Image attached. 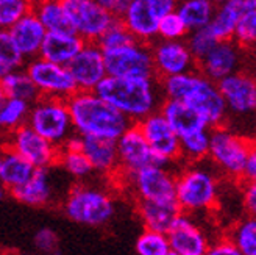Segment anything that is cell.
Here are the masks:
<instances>
[{"label": "cell", "instance_id": "cell-13", "mask_svg": "<svg viewBox=\"0 0 256 255\" xmlns=\"http://www.w3.org/2000/svg\"><path fill=\"white\" fill-rule=\"evenodd\" d=\"M61 4L74 32L84 43H97L114 19L96 0H61Z\"/></svg>", "mask_w": 256, "mask_h": 255}, {"label": "cell", "instance_id": "cell-24", "mask_svg": "<svg viewBox=\"0 0 256 255\" xmlns=\"http://www.w3.org/2000/svg\"><path fill=\"white\" fill-rule=\"evenodd\" d=\"M158 111L166 118V121L169 122L174 132L178 135V138L189 135L192 132L202 130V129H211V127L202 119L198 113H196L182 100L164 99Z\"/></svg>", "mask_w": 256, "mask_h": 255}, {"label": "cell", "instance_id": "cell-8", "mask_svg": "<svg viewBox=\"0 0 256 255\" xmlns=\"http://www.w3.org/2000/svg\"><path fill=\"white\" fill-rule=\"evenodd\" d=\"M178 0H132L120 21L136 41L152 44L158 38V24L162 16L175 11Z\"/></svg>", "mask_w": 256, "mask_h": 255}, {"label": "cell", "instance_id": "cell-2", "mask_svg": "<svg viewBox=\"0 0 256 255\" xmlns=\"http://www.w3.org/2000/svg\"><path fill=\"white\" fill-rule=\"evenodd\" d=\"M96 93L118 108L133 124L160 110L162 93L156 77H106Z\"/></svg>", "mask_w": 256, "mask_h": 255}, {"label": "cell", "instance_id": "cell-35", "mask_svg": "<svg viewBox=\"0 0 256 255\" xmlns=\"http://www.w3.org/2000/svg\"><path fill=\"white\" fill-rule=\"evenodd\" d=\"M242 255H256V216L240 219L226 236Z\"/></svg>", "mask_w": 256, "mask_h": 255}, {"label": "cell", "instance_id": "cell-11", "mask_svg": "<svg viewBox=\"0 0 256 255\" xmlns=\"http://www.w3.org/2000/svg\"><path fill=\"white\" fill-rule=\"evenodd\" d=\"M150 146L155 163L160 166H172L180 161V138L160 111H155L136 122Z\"/></svg>", "mask_w": 256, "mask_h": 255}, {"label": "cell", "instance_id": "cell-3", "mask_svg": "<svg viewBox=\"0 0 256 255\" xmlns=\"http://www.w3.org/2000/svg\"><path fill=\"white\" fill-rule=\"evenodd\" d=\"M74 132L80 136L116 139L133 122L96 91H75L66 99Z\"/></svg>", "mask_w": 256, "mask_h": 255}, {"label": "cell", "instance_id": "cell-29", "mask_svg": "<svg viewBox=\"0 0 256 255\" xmlns=\"http://www.w3.org/2000/svg\"><path fill=\"white\" fill-rule=\"evenodd\" d=\"M32 13L40 19L47 33L74 32L72 25L66 16V11L62 8L61 0H33Z\"/></svg>", "mask_w": 256, "mask_h": 255}, {"label": "cell", "instance_id": "cell-55", "mask_svg": "<svg viewBox=\"0 0 256 255\" xmlns=\"http://www.w3.org/2000/svg\"><path fill=\"white\" fill-rule=\"evenodd\" d=\"M47 255H52V253H47Z\"/></svg>", "mask_w": 256, "mask_h": 255}, {"label": "cell", "instance_id": "cell-32", "mask_svg": "<svg viewBox=\"0 0 256 255\" xmlns=\"http://www.w3.org/2000/svg\"><path fill=\"white\" fill-rule=\"evenodd\" d=\"M28 102L20 99L6 97L0 105V136L5 138L11 132L19 129L20 125L27 124V118L30 113Z\"/></svg>", "mask_w": 256, "mask_h": 255}, {"label": "cell", "instance_id": "cell-26", "mask_svg": "<svg viewBox=\"0 0 256 255\" xmlns=\"http://www.w3.org/2000/svg\"><path fill=\"white\" fill-rule=\"evenodd\" d=\"M250 0H226V2L216 5L208 29L217 41L233 40L239 19L250 8Z\"/></svg>", "mask_w": 256, "mask_h": 255}, {"label": "cell", "instance_id": "cell-4", "mask_svg": "<svg viewBox=\"0 0 256 255\" xmlns=\"http://www.w3.org/2000/svg\"><path fill=\"white\" fill-rule=\"evenodd\" d=\"M202 163H186V166L176 172L175 200L180 210L188 214L208 211L216 207L219 199L217 175Z\"/></svg>", "mask_w": 256, "mask_h": 255}, {"label": "cell", "instance_id": "cell-50", "mask_svg": "<svg viewBox=\"0 0 256 255\" xmlns=\"http://www.w3.org/2000/svg\"><path fill=\"white\" fill-rule=\"evenodd\" d=\"M4 149H5V143H4V138L0 136V160H2V154H4Z\"/></svg>", "mask_w": 256, "mask_h": 255}, {"label": "cell", "instance_id": "cell-39", "mask_svg": "<svg viewBox=\"0 0 256 255\" xmlns=\"http://www.w3.org/2000/svg\"><path fill=\"white\" fill-rule=\"evenodd\" d=\"M33 0H0V29H10L32 13Z\"/></svg>", "mask_w": 256, "mask_h": 255}, {"label": "cell", "instance_id": "cell-10", "mask_svg": "<svg viewBox=\"0 0 256 255\" xmlns=\"http://www.w3.org/2000/svg\"><path fill=\"white\" fill-rule=\"evenodd\" d=\"M110 77H155L150 44L134 41L119 49L104 50Z\"/></svg>", "mask_w": 256, "mask_h": 255}, {"label": "cell", "instance_id": "cell-30", "mask_svg": "<svg viewBox=\"0 0 256 255\" xmlns=\"http://www.w3.org/2000/svg\"><path fill=\"white\" fill-rule=\"evenodd\" d=\"M216 4L212 0H178L175 13L182 18L189 32L208 27L212 19Z\"/></svg>", "mask_w": 256, "mask_h": 255}, {"label": "cell", "instance_id": "cell-42", "mask_svg": "<svg viewBox=\"0 0 256 255\" xmlns=\"http://www.w3.org/2000/svg\"><path fill=\"white\" fill-rule=\"evenodd\" d=\"M189 30L186 29L182 18L175 11L168 13L161 18L158 24V38L160 40H184Z\"/></svg>", "mask_w": 256, "mask_h": 255}, {"label": "cell", "instance_id": "cell-27", "mask_svg": "<svg viewBox=\"0 0 256 255\" xmlns=\"http://www.w3.org/2000/svg\"><path fill=\"white\" fill-rule=\"evenodd\" d=\"M138 213L147 230L168 233L176 216L182 213L176 200L158 202V200H138Z\"/></svg>", "mask_w": 256, "mask_h": 255}, {"label": "cell", "instance_id": "cell-54", "mask_svg": "<svg viewBox=\"0 0 256 255\" xmlns=\"http://www.w3.org/2000/svg\"><path fill=\"white\" fill-rule=\"evenodd\" d=\"M250 2H252V4H254V5H256V0H250Z\"/></svg>", "mask_w": 256, "mask_h": 255}, {"label": "cell", "instance_id": "cell-14", "mask_svg": "<svg viewBox=\"0 0 256 255\" xmlns=\"http://www.w3.org/2000/svg\"><path fill=\"white\" fill-rule=\"evenodd\" d=\"M4 143L6 147L18 152L20 157L32 163L34 168H52L58 161L60 147L48 143L27 124L6 135Z\"/></svg>", "mask_w": 256, "mask_h": 255}, {"label": "cell", "instance_id": "cell-52", "mask_svg": "<svg viewBox=\"0 0 256 255\" xmlns=\"http://www.w3.org/2000/svg\"><path fill=\"white\" fill-rule=\"evenodd\" d=\"M212 2H214L216 5H219V4H222V2H226V0H212Z\"/></svg>", "mask_w": 256, "mask_h": 255}, {"label": "cell", "instance_id": "cell-5", "mask_svg": "<svg viewBox=\"0 0 256 255\" xmlns=\"http://www.w3.org/2000/svg\"><path fill=\"white\" fill-rule=\"evenodd\" d=\"M252 144V139L233 132L225 124L217 125L211 129L208 158L212 166H216L225 175L242 180Z\"/></svg>", "mask_w": 256, "mask_h": 255}, {"label": "cell", "instance_id": "cell-37", "mask_svg": "<svg viewBox=\"0 0 256 255\" xmlns=\"http://www.w3.org/2000/svg\"><path fill=\"white\" fill-rule=\"evenodd\" d=\"M233 41L242 49H256V5L252 4L250 8L242 15L234 30Z\"/></svg>", "mask_w": 256, "mask_h": 255}, {"label": "cell", "instance_id": "cell-12", "mask_svg": "<svg viewBox=\"0 0 256 255\" xmlns=\"http://www.w3.org/2000/svg\"><path fill=\"white\" fill-rule=\"evenodd\" d=\"M124 178L128 183V186L133 189L138 200H158V202L175 200L176 172H174L170 166L148 164V166Z\"/></svg>", "mask_w": 256, "mask_h": 255}, {"label": "cell", "instance_id": "cell-15", "mask_svg": "<svg viewBox=\"0 0 256 255\" xmlns=\"http://www.w3.org/2000/svg\"><path fill=\"white\" fill-rule=\"evenodd\" d=\"M153 71L156 79L178 75L197 69V60L184 40H160L150 44Z\"/></svg>", "mask_w": 256, "mask_h": 255}, {"label": "cell", "instance_id": "cell-22", "mask_svg": "<svg viewBox=\"0 0 256 255\" xmlns=\"http://www.w3.org/2000/svg\"><path fill=\"white\" fill-rule=\"evenodd\" d=\"M8 32L25 61L40 55V49L47 35V30L33 13H28L14 25H11Z\"/></svg>", "mask_w": 256, "mask_h": 255}, {"label": "cell", "instance_id": "cell-34", "mask_svg": "<svg viewBox=\"0 0 256 255\" xmlns=\"http://www.w3.org/2000/svg\"><path fill=\"white\" fill-rule=\"evenodd\" d=\"M56 164L62 168V171L74 177L75 180H86L88 177L94 174V169L89 163L88 157L82 149L60 147V155Z\"/></svg>", "mask_w": 256, "mask_h": 255}, {"label": "cell", "instance_id": "cell-7", "mask_svg": "<svg viewBox=\"0 0 256 255\" xmlns=\"http://www.w3.org/2000/svg\"><path fill=\"white\" fill-rule=\"evenodd\" d=\"M27 125L56 147H61L75 133L68 102L58 97L40 96L32 102Z\"/></svg>", "mask_w": 256, "mask_h": 255}, {"label": "cell", "instance_id": "cell-6", "mask_svg": "<svg viewBox=\"0 0 256 255\" xmlns=\"http://www.w3.org/2000/svg\"><path fill=\"white\" fill-rule=\"evenodd\" d=\"M62 210L76 224L100 227L112 219L116 205L105 189L80 183L68 193Z\"/></svg>", "mask_w": 256, "mask_h": 255}, {"label": "cell", "instance_id": "cell-51", "mask_svg": "<svg viewBox=\"0 0 256 255\" xmlns=\"http://www.w3.org/2000/svg\"><path fill=\"white\" fill-rule=\"evenodd\" d=\"M6 97H5V94H4V91H2V88H0V105H2V102L5 100Z\"/></svg>", "mask_w": 256, "mask_h": 255}, {"label": "cell", "instance_id": "cell-25", "mask_svg": "<svg viewBox=\"0 0 256 255\" xmlns=\"http://www.w3.org/2000/svg\"><path fill=\"white\" fill-rule=\"evenodd\" d=\"M84 41L74 33H47L40 49V55L50 63L68 66L74 57L82 50Z\"/></svg>", "mask_w": 256, "mask_h": 255}, {"label": "cell", "instance_id": "cell-46", "mask_svg": "<svg viewBox=\"0 0 256 255\" xmlns=\"http://www.w3.org/2000/svg\"><path fill=\"white\" fill-rule=\"evenodd\" d=\"M96 2L102 8H105L111 16L120 18L124 15V11L126 10L128 4H130L132 0H96Z\"/></svg>", "mask_w": 256, "mask_h": 255}, {"label": "cell", "instance_id": "cell-38", "mask_svg": "<svg viewBox=\"0 0 256 255\" xmlns=\"http://www.w3.org/2000/svg\"><path fill=\"white\" fill-rule=\"evenodd\" d=\"M170 252V244L168 233H160L153 230H146L136 239L138 255H168Z\"/></svg>", "mask_w": 256, "mask_h": 255}, {"label": "cell", "instance_id": "cell-20", "mask_svg": "<svg viewBox=\"0 0 256 255\" xmlns=\"http://www.w3.org/2000/svg\"><path fill=\"white\" fill-rule=\"evenodd\" d=\"M170 250L178 255H204L210 241L202 228L192 221L190 214L180 213L168 232Z\"/></svg>", "mask_w": 256, "mask_h": 255}, {"label": "cell", "instance_id": "cell-28", "mask_svg": "<svg viewBox=\"0 0 256 255\" xmlns=\"http://www.w3.org/2000/svg\"><path fill=\"white\" fill-rule=\"evenodd\" d=\"M34 169L36 168L32 163L5 146L2 160H0V183L6 188V191L24 185L32 177Z\"/></svg>", "mask_w": 256, "mask_h": 255}, {"label": "cell", "instance_id": "cell-49", "mask_svg": "<svg viewBox=\"0 0 256 255\" xmlns=\"http://www.w3.org/2000/svg\"><path fill=\"white\" fill-rule=\"evenodd\" d=\"M8 193V191H6V188L2 185V183H0V200H2L4 197H5V194Z\"/></svg>", "mask_w": 256, "mask_h": 255}, {"label": "cell", "instance_id": "cell-40", "mask_svg": "<svg viewBox=\"0 0 256 255\" xmlns=\"http://www.w3.org/2000/svg\"><path fill=\"white\" fill-rule=\"evenodd\" d=\"M184 41H186V44H188V47L190 50V54L194 55V58L197 61L206 55L210 50L214 47V44L217 43V40L214 38V35L210 32L208 27L189 32L188 36L184 38Z\"/></svg>", "mask_w": 256, "mask_h": 255}, {"label": "cell", "instance_id": "cell-31", "mask_svg": "<svg viewBox=\"0 0 256 255\" xmlns=\"http://www.w3.org/2000/svg\"><path fill=\"white\" fill-rule=\"evenodd\" d=\"M0 88L5 94V97H11V99H20L32 104L38 97H40V93L34 86V83L32 82V79L28 77V74L25 72L24 68L19 69H11L5 79L0 82Z\"/></svg>", "mask_w": 256, "mask_h": 255}, {"label": "cell", "instance_id": "cell-48", "mask_svg": "<svg viewBox=\"0 0 256 255\" xmlns=\"http://www.w3.org/2000/svg\"><path fill=\"white\" fill-rule=\"evenodd\" d=\"M10 71H11V69H8L5 65H2V63H0V82H2V80L5 79V75H6Z\"/></svg>", "mask_w": 256, "mask_h": 255}, {"label": "cell", "instance_id": "cell-19", "mask_svg": "<svg viewBox=\"0 0 256 255\" xmlns=\"http://www.w3.org/2000/svg\"><path fill=\"white\" fill-rule=\"evenodd\" d=\"M242 49L233 40L217 41L214 47L197 61V71L212 82H220L239 71L242 61Z\"/></svg>", "mask_w": 256, "mask_h": 255}, {"label": "cell", "instance_id": "cell-44", "mask_svg": "<svg viewBox=\"0 0 256 255\" xmlns=\"http://www.w3.org/2000/svg\"><path fill=\"white\" fill-rule=\"evenodd\" d=\"M244 185H242V202H244V208L250 216H256V180H248V178H242Z\"/></svg>", "mask_w": 256, "mask_h": 255}, {"label": "cell", "instance_id": "cell-47", "mask_svg": "<svg viewBox=\"0 0 256 255\" xmlns=\"http://www.w3.org/2000/svg\"><path fill=\"white\" fill-rule=\"evenodd\" d=\"M244 178L256 180V141H253V144H252V150H250L248 161H247V166H246Z\"/></svg>", "mask_w": 256, "mask_h": 255}, {"label": "cell", "instance_id": "cell-21", "mask_svg": "<svg viewBox=\"0 0 256 255\" xmlns=\"http://www.w3.org/2000/svg\"><path fill=\"white\" fill-rule=\"evenodd\" d=\"M11 196L28 207H46L54 199V180L50 168H36L24 185L11 189Z\"/></svg>", "mask_w": 256, "mask_h": 255}, {"label": "cell", "instance_id": "cell-16", "mask_svg": "<svg viewBox=\"0 0 256 255\" xmlns=\"http://www.w3.org/2000/svg\"><path fill=\"white\" fill-rule=\"evenodd\" d=\"M118 147V161L119 171L122 177H128L136 171L142 169L148 164H156L155 155L147 144L142 132L136 124H132L128 129L116 139Z\"/></svg>", "mask_w": 256, "mask_h": 255}, {"label": "cell", "instance_id": "cell-33", "mask_svg": "<svg viewBox=\"0 0 256 255\" xmlns=\"http://www.w3.org/2000/svg\"><path fill=\"white\" fill-rule=\"evenodd\" d=\"M211 129H202L180 138V161L198 163L208 158Z\"/></svg>", "mask_w": 256, "mask_h": 255}, {"label": "cell", "instance_id": "cell-1", "mask_svg": "<svg viewBox=\"0 0 256 255\" xmlns=\"http://www.w3.org/2000/svg\"><path fill=\"white\" fill-rule=\"evenodd\" d=\"M164 99L182 100L189 105L211 129L224 125L228 116L225 100L216 82L204 77L202 72L190 71L178 75L158 79Z\"/></svg>", "mask_w": 256, "mask_h": 255}, {"label": "cell", "instance_id": "cell-36", "mask_svg": "<svg viewBox=\"0 0 256 255\" xmlns=\"http://www.w3.org/2000/svg\"><path fill=\"white\" fill-rule=\"evenodd\" d=\"M134 41H136L134 36L128 32L120 18H114L111 24L105 29V32L100 35L97 44L100 46L102 50H111V49H119L126 44H132Z\"/></svg>", "mask_w": 256, "mask_h": 255}, {"label": "cell", "instance_id": "cell-9", "mask_svg": "<svg viewBox=\"0 0 256 255\" xmlns=\"http://www.w3.org/2000/svg\"><path fill=\"white\" fill-rule=\"evenodd\" d=\"M24 69L34 83L40 96L68 99L75 91H78L68 66L34 57L25 61Z\"/></svg>", "mask_w": 256, "mask_h": 255}, {"label": "cell", "instance_id": "cell-53", "mask_svg": "<svg viewBox=\"0 0 256 255\" xmlns=\"http://www.w3.org/2000/svg\"><path fill=\"white\" fill-rule=\"evenodd\" d=\"M168 255H178V253H176V252H174V250H170V252H169Z\"/></svg>", "mask_w": 256, "mask_h": 255}, {"label": "cell", "instance_id": "cell-23", "mask_svg": "<svg viewBox=\"0 0 256 255\" xmlns=\"http://www.w3.org/2000/svg\"><path fill=\"white\" fill-rule=\"evenodd\" d=\"M82 150L91 163L94 172H98L102 175L118 174L119 161L118 147L114 139L82 136Z\"/></svg>", "mask_w": 256, "mask_h": 255}, {"label": "cell", "instance_id": "cell-43", "mask_svg": "<svg viewBox=\"0 0 256 255\" xmlns=\"http://www.w3.org/2000/svg\"><path fill=\"white\" fill-rule=\"evenodd\" d=\"M33 243H34L36 249H40L46 253H52L58 247V236L52 228L46 227V228H41V230H38L34 233Z\"/></svg>", "mask_w": 256, "mask_h": 255}, {"label": "cell", "instance_id": "cell-45", "mask_svg": "<svg viewBox=\"0 0 256 255\" xmlns=\"http://www.w3.org/2000/svg\"><path fill=\"white\" fill-rule=\"evenodd\" d=\"M204 255H242V253L228 238H222L219 241H216L214 244H210Z\"/></svg>", "mask_w": 256, "mask_h": 255}, {"label": "cell", "instance_id": "cell-41", "mask_svg": "<svg viewBox=\"0 0 256 255\" xmlns=\"http://www.w3.org/2000/svg\"><path fill=\"white\" fill-rule=\"evenodd\" d=\"M0 63L8 69H19L25 65V58L20 55L6 29H0Z\"/></svg>", "mask_w": 256, "mask_h": 255}, {"label": "cell", "instance_id": "cell-17", "mask_svg": "<svg viewBox=\"0 0 256 255\" xmlns=\"http://www.w3.org/2000/svg\"><path fill=\"white\" fill-rule=\"evenodd\" d=\"M68 68L78 91H96L100 82L106 77L105 55L97 43H84Z\"/></svg>", "mask_w": 256, "mask_h": 255}, {"label": "cell", "instance_id": "cell-18", "mask_svg": "<svg viewBox=\"0 0 256 255\" xmlns=\"http://www.w3.org/2000/svg\"><path fill=\"white\" fill-rule=\"evenodd\" d=\"M226 110L234 114L256 111V77L250 72L238 71L217 82Z\"/></svg>", "mask_w": 256, "mask_h": 255}]
</instances>
